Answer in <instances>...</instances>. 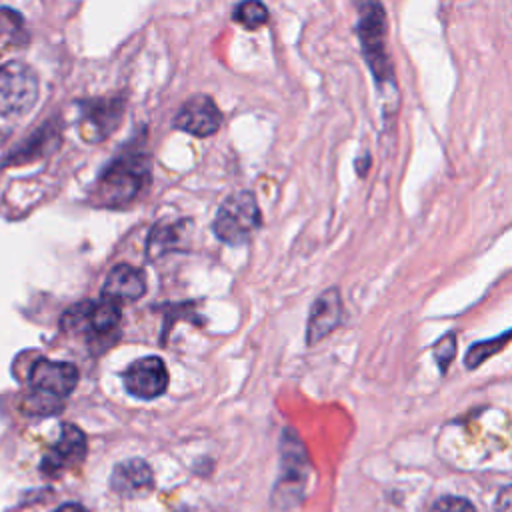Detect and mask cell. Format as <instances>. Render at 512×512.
Listing matches in <instances>:
<instances>
[{
	"label": "cell",
	"mask_w": 512,
	"mask_h": 512,
	"mask_svg": "<svg viewBox=\"0 0 512 512\" xmlns=\"http://www.w3.org/2000/svg\"><path fill=\"white\" fill-rule=\"evenodd\" d=\"M150 182V156L140 148H126L102 170L94 200L106 208H122L134 202Z\"/></svg>",
	"instance_id": "6da1fadb"
},
{
	"label": "cell",
	"mask_w": 512,
	"mask_h": 512,
	"mask_svg": "<svg viewBox=\"0 0 512 512\" xmlns=\"http://www.w3.org/2000/svg\"><path fill=\"white\" fill-rule=\"evenodd\" d=\"M30 392L24 398V412L32 416H50L62 410L64 398L78 384V368L70 362L40 358L30 370Z\"/></svg>",
	"instance_id": "7a4b0ae2"
},
{
	"label": "cell",
	"mask_w": 512,
	"mask_h": 512,
	"mask_svg": "<svg viewBox=\"0 0 512 512\" xmlns=\"http://www.w3.org/2000/svg\"><path fill=\"white\" fill-rule=\"evenodd\" d=\"M262 216L256 196L250 190H240L230 194L218 208L214 216L212 230L218 240L238 246L246 244L254 232L260 228Z\"/></svg>",
	"instance_id": "3957f363"
},
{
	"label": "cell",
	"mask_w": 512,
	"mask_h": 512,
	"mask_svg": "<svg viewBox=\"0 0 512 512\" xmlns=\"http://www.w3.org/2000/svg\"><path fill=\"white\" fill-rule=\"evenodd\" d=\"M358 38L362 44L368 68L378 84H394V70L386 50V12L378 2L360 4Z\"/></svg>",
	"instance_id": "277c9868"
},
{
	"label": "cell",
	"mask_w": 512,
	"mask_h": 512,
	"mask_svg": "<svg viewBox=\"0 0 512 512\" xmlns=\"http://www.w3.org/2000/svg\"><path fill=\"white\" fill-rule=\"evenodd\" d=\"M122 318L120 304L100 298V300H82L70 306L62 318L60 328L66 334H82L88 338H104L112 334Z\"/></svg>",
	"instance_id": "5b68a950"
},
{
	"label": "cell",
	"mask_w": 512,
	"mask_h": 512,
	"mask_svg": "<svg viewBox=\"0 0 512 512\" xmlns=\"http://www.w3.org/2000/svg\"><path fill=\"white\" fill-rule=\"evenodd\" d=\"M36 72L18 60L0 66V116H22L38 100Z\"/></svg>",
	"instance_id": "8992f818"
},
{
	"label": "cell",
	"mask_w": 512,
	"mask_h": 512,
	"mask_svg": "<svg viewBox=\"0 0 512 512\" xmlns=\"http://www.w3.org/2000/svg\"><path fill=\"white\" fill-rule=\"evenodd\" d=\"M222 112L208 94H194L182 102L172 118V126L176 130L188 132L198 138H206L218 132L222 126Z\"/></svg>",
	"instance_id": "52a82bcc"
},
{
	"label": "cell",
	"mask_w": 512,
	"mask_h": 512,
	"mask_svg": "<svg viewBox=\"0 0 512 512\" xmlns=\"http://www.w3.org/2000/svg\"><path fill=\"white\" fill-rule=\"evenodd\" d=\"M122 382L126 392L134 398L154 400L168 388V370L160 356H144L122 372Z\"/></svg>",
	"instance_id": "ba28073f"
},
{
	"label": "cell",
	"mask_w": 512,
	"mask_h": 512,
	"mask_svg": "<svg viewBox=\"0 0 512 512\" xmlns=\"http://www.w3.org/2000/svg\"><path fill=\"white\" fill-rule=\"evenodd\" d=\"M306 474H308L306 446L302 444L296 430L286 428L280 440V480L276 486V496L280 492H286V496H290L292 490H296L300 496L306 484Z\"/></svg>",
	"instance_id": "9c48e42d"
},
{
	"label": "cell",
	"mask_w": 512,
	"mask_h": 512,
	"mask_svg": "<svg viewBox=\"0 0 512 512\" xmlns=\"http://www.w3.org/2000/svg\"><path fill=\"white\" fill-rule=\"evenodd\" d=\"M86 436L84 432L74 424H62L60 436L54 442V446L46 452L42 458V472L48 476H58L60 472L78 466L86 456Z\"/></svg>",
	"instance_id": "30bf717a"
},
{
	"label": "cell",
	"mask_w": 512,
	"mask_h": 512,
	"mask_svg": "<svg viewBox=\"0 0 512 512\" xmlns=\"http://www.w3.org/2000/svg\"><path fill=\"white\" fill-rule=\"evenodd\" d=\"M82 120H80V136L86 142H100L110 132L116 130L118 122L124 114L122 98H100L82 104Z\"/></svg>",
	"instance_id": "8fae6325"
},
{
	"label": "cell",
	"mask_w": 512,
	"mask_h": 512,
	"mask_svg": "<svg viewBox=\"0 0 512 512\" xmlns=\"http://www.w3.org/2000/svg\"><path fill=\"white\" fill-rule=\"evenodd\" d=\"M340 316H342V296L336 286H330L310 306L306 342L312 346L324 340L340 324Z\"/></svg>",
	"instance_id": "7c38bea8"
},
{
	"label": "cell",
	"mask_w": 512,
	"mask_h": 512,
	"mask_svg": "<svg viewBox=\"0 0 512 512\" xmlns=\"http://www.w3.org/2000/svg\"><path fill=\"white\" fill-rule=\"evenodd\" d=\"M110 488L124 498H138L154 488V474L142 458H130L114 466Z\"/></svg>",
	"instance_id": "4fadbf2b"
},
{
	"label": "cell",
	"mask_w": 512,
	"mask_h": 512,
	"mask_svg": "<svg viewBox=\"0 0 512 512\" xmlns=\"http://www.w3.org/2000/svg\"><path fill=\"white\" fill-rule=\"evenodd\" d=\"M146 292V276L140 268L132 264H116L102 286V298L112 300L116 304L132 302L142 298Z\"/></svg>",
	"instance_id": "5bb4252c"
},
{
	"label": "cell",
	"mask_w": 512,
	"mask_h": 512,
	"mask_svg": "<svg viewBox=\"0 0 512 512\" xmlns=\"http://www.w3.org/2000/svg\"><path fill=\"white\" fill-rule=\"evenodd\" d=\"M182 232H184V224L182 222H174V224H156L148 236V244H146V252L148 256L154 260L158 256H162L168 250H174L178 246V242L182 240Z\"/></svg>",
	"instance_id": "9a60e30c"
},
{
	"label": "cell",
	"mask_w": 512,
	"mask_h": 512,
	"mask_svg": "<svg viewBox=\"0 0 512 512\" xmlns=\"http://www.w3.org/2000/svg\"><path fill=\"white\" fill-rule=\"evenodd\" d=\"M510 338V332L506 330L504 334H500L498 338H490V340H482V342H476L468 348L466 352V358H464V364L468 370H474L476 366H480L482 362H486L490 356L498 354V350H502L506 346Z\"/></svg>",
	"instance_id": "2e32d148"
},
{
	"label": "cell",
	"mask_w": 512,
	"mask_h": 512,
	"mask_svg": "<svg viewBox=\"0 0 512 512\" xmlns=\"http://www.w3.org/2000/svg\"><path fill=\"white\" fill-rule=\"evenodd\" d=\"M232 18L242 24L246 30H256L260 28L262 24L268 22V8L262 4V2H242L234 8V14Z\"/></svg>",
	"instance_id": "e0dca14e"
},
{
	"label": "cell",
	"mask_w": 512,
	"mask_h": 512,
	"mask_svg": "<svg viewBox=\"0 0 512 512\" xmlns=\"http://www.w3.org/2000/svg\"><path fill=\"white\" fill-rule=\"evenodd\" d=\"M434 358L440 366V372L444 374L450 366V362L454 360V354H456V336L450 332V334H444L436 344H434Z\"/></svg>",
	"instance_id": "ac0fdd59"
},
{
	"label": "cell",
	"mask_w": 512,
	"mask_h": 512,
	"mask_svg": "<svg viewBox=\"0 0 512 512\" xmlns=\"http://www.w3.org/2000/svg\"><path fill=\"white\" fill-rule=\"evenodd\" d=\"M430 512H476L472 502L460 496H442L432 504Z\"/></svg>",
	"instance_id": "d6986e66"
},
{
	"label": "cell",
	"mask_w": 512,
	"mask_h": 512,
	"mask_svg": "<svg viewBox=\"0 0 512 512\" xmlns=\"http://www.w3.org/2000/svg\"><path fill=\"white\" fill-rule=\"evenodd\" d=\"M496 510L498 512H510V488L504 486L500 496L496 498Z\"/></svg>",
	"instance_id": "ffe728a7"
},
{
	"label": "cell",
	"mask_w": 512,
	"mask_h": 512,
	"mask_svg": "<svg viewBox=\"0 0 512 512\" xmlns=\"http://www.w3.org/2000/svg\"><path fill=\"white\" fill-rule=\"evenodd\" d=\"M54 512H88V510L82 508L80 504H72V502H70V504H62V506L56 508Z\"/></svg>",
	"instance_id": "44dd1931"
}]
</instances>
